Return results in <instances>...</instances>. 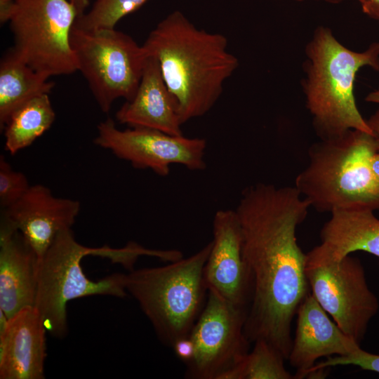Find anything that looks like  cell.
<instances>
[{
    "label": "cell",
    "mask_w": 379,
    "mask_h": 379,
    "mask_svg": "<svg viewBox=\"0 0 379 379\" xmlns=\"http://www.w3.org/2000/svg\"><path fill=\"white\" fill-rule=\"evenodd\" d=\"M46 331L34 306L8 319L0 328L1 379L44 378Z\"/></svg>",
    "instance_id": "cell-16"
},
{
    "label": "cell",
    "mask_w": 379,
    "mask_h": 379,
    "mask_svg": "<svg viewBox=\"0 0 379 379\" xmlns=\"http://www.w3.org/2000/svg\"><path fill=\"white\" fill-rule=\"evenodd\" d=\"M227 45L225 35L198 28L180 11L169 13L147 37L142 46L157 60L182 124L213 108L239 67Z\"/></svg>",
    "instance_id": "cell-2"
},
{
    "label": "cell",
    "mask_w": 379,
    "mask_h": 379,
    "mask_svg": "<svg viewBox=\"0 0 379 379\" xmlns=\"http://www.w3.org/2000/svg\"><path fill=\"white\" fill-rule=\"evenodd\" d=\"M378 149L374 135L359 130L321 140L310 147L308 165L294 187L320 213L379 210V187L369 166Z\"/></svg>",
    "instance_id": "cell-4"
},
{
    "label": "cell",
    "mask_w": 379,
    "mask_h": 379,
    "mask_svg": "<svg viewBox=\"0 0 379 379\" xmlns=\"http://www.w3.org/2000/svg\"><path fill=\"white\" fill-rule=\"evenodd\" d=\"M116 119L130 127H145L170 135H182L177 102L154 57L147 55L136 93L117 111Z\"/></svg>",
    "instance_id": "cell-18"
},
{
    "label": "cell",
    "mask_w": 379,
    "mask_h": 379,
    "mask_svg": "<svg viewBox=\"0 0 379 379\" xmlns=\"http://www.w3.org/2000/svg\"><path fill=\"white\" fill-rule=\"evenodd\" d=\"M362 11L369 18L379 20V0H358Z\"/></svg>",
    "instance_id": "cell-26"
},
{
    "label": "cell",
    "mask_w": 379,
    "mask_h": 379,
    "mask_svg": "<svg viewBox=\"0 0 379 379\" xmlns=\"http://www.w3.org/2000/svg\"><path fill=\"white\" fill-rule=\"evenodd\" d=\"M17 0H0V22L9 21L14 11Z\"/></svg>",
    "instance_id": "cell-27"
},
{
    "label": "cell",
    "mask_w": 379,
    "mask_h": 379,
    "mask_svg": "<svg viewBox=\"0 0 379 379\" xmlns=\"http://www.w3.org/2000/svg\"><path fill=\"white\" fill-rule=\"evenodd\" d=\"M79 210L78 201L55 197L48 187L36 184L1 209V216L22 233L40 260L57 235L71 229Z\"/></svg>",
    "instance_id": "cell-13"
},
{
    "label": "cell",
    "mask_w": 379,
    "mask_h": 379,
    "mask_svg": "<svg viewBox=\"0 0 379 379\" xmlns=\"http://www.w3.org/2000/svg\"><path fill=\"white\" fill-rule=\"evenodd\" d=\"M310 207L295 187L257 183L243 190L235 209L253 281L245 334L251 343L265 340L286 360L292 321L310 292L306 254L298 244L296 230Z\"/></svg>",
    "instance_id": "cell-1"
},
{
    "label": "cell",
    "mask_w": 379,
    "mask_h": 379,
    "mask_svg": "<svg viewBox=\"0 0 379 379\" xmlns=\"http://www.w3.org/2000/svg\"><path fill=\"white\" fill-rule=\"evenodd\" d=\"M305 274L319 305L347 335L360 344L379 307L360 260L348 255L336 263L305 267Z\"/></svg>",
    "instance_id": "cell-10"
},
{
    "label": "cell",
    "mask_w": 379,
    "mask_h": 379,
    "mask_svg": "<svg viewBox=\"0 0 379 379\" xmlns=\"http://www.w3.org/2000/svg\"><path fill=\"white\" fill-rule=\"evenodd\" d=\"M77 17L69 0H17L8 21L12 49L48 77L72 74L78 65L70 35Z\"/></svg>",
    "instance_id": "cell-8"
},
{
    "label": "cell",
    "mask_w": 379,
    "mask_h": 379,
    "mask_svg": "<svg viewBox=\"0 0 379 379\" xmlns=\"http://www.w3.org/2000/svg\"><path fill=\"white\" fill-rule=\"evenodd\" d=\"M70 43L78 71L102 112L110 111L119 98H133L147 58L142 45L115 29L86 31L74 25Z\"/></svg>",
    "instance_id": "cell-7"
},
{
    "label": "cell",
    "mask_w": 379,
    "mask_h": 379,
    "mask_svg": "<svg viewBox=\"0 0 379 379\" xmlns=\"http://www.w3.org/2000/svg\"><path fill=\"white\" fill-rule=\"evenodd\" d=\"M50 77L38 72L11 48L0 63V128L11 114L30 100L49 94L54 87Z\"/></svg>",
    "instance_id": "cell-19"
},
{
    "label": "cell",
    "mask_w": 379,
    "mask_h": 379,
    "mask_svg": "<svg viewBox=\"0 0 379 379\" xmlns=\"http://www.w3.org/2000/svg\"><path fill=\"white\" fill-rule=\"evenodd\" d=\"M295 1H302L304 0H294ZM327 3H329V4H339V3H341L343 0H323Z\"/></svg>",
    "instance_id": "cell-32"
},
{
    "label": "cell",
    "mask_w": 379,
    "mask_h": 379,
    "mask_svg": "<svg viewBox=\"0 0 379 379\" xmlns=\"http://www.w3.org/2000/svg\"><path fill=\"white\" fill-rule=\"evenodd\" d=\"M172 347L178 358L186 364L190 363L194 357L195 347L190 335L178 340Z\"/></svg>",
    "instance_id": "cell-25"
},
{
    "label": "cell",
    "mask_w": 379,
    "mask_h": 379,
    "mask_svg": "<svg viewBox=\"0 0 379 379\" xmlns=\"http://www.w3.org/2000/svg\"><path fill=\"white\" fill-rule=\"evenodd\" d=\"M305 54L303 90L321 140L338 137L352 129L373 134L357 107L354 87L361 67L379 72V42L356 52L338 41L328 27L319 26Z\"/></svg>",
    "instance_id": "cell-3"
},
{
    "label": "cell",
    "mask_w": 379,
    "mask_h": 379,
    "mask_svg": "<svg viewBox=\"0 0 379 379\" xmlns=\"http://www.w3.org/2000/svg\"><path fill=\"white\" fill-rule=\"evenodd\" d=\"M26 175L15 171L4 155L0 157V206L10 207L18 201L29 190Z\"/></svg>",
    "instance_id": "cell-23"
},
{
    "label": "cell",
    "mask_w": 379,
    "mask_h": 379,
    "mask_svg": "<svg viewBox=\"0 0 379 379\" xmlns=\"http://www.w3.org/2000/svg\"><path fill=\"white\" fill-rule=\"evenodd\" d=\"M369 166L373 180L379 187V148L371 156Z\"/></svg>",
    "instance_id": "cell-28"
},
{
    "label": "cell",
    "mask_w": 379,
    "mask_h": 379,
    "mask_svg": "<svg viewBox=\"0 0 379 379\" xmlns=\"http://www.w3.org/2000/svg\"><path fill=\"white\" fill-rule=\"evenodd\" d=\"M213 234L212 247L204 271L206 286L233 304L248 310L253 281L244 257L243 232L235 210L215 212Z\"/></svg>",
    "instance_id": "cell-12"
},
{
    "label": "cell",
    "mask_w": 379,
    "mask_h": 379,
    "mask_svg": "<svg viewBox=\"0 0 379 379\" xmlns=\"http://www.w3.org/2000/svg\"><path fill=\"white\" fill-rule=\"evenodd\" d=\"M285 358L272 345L262 339L254 342V347L235 367L221 379H292L284 366Z\"/></svg>",
    "instance_id": "cell-21"
},
{
    "label": "cell",
    "mask_w": 379,
    "mask_h": 379,
    "mask_svg": "<svg viewBox=\"0 0 379 379\" xmlns=\"http://www.w3.org/2000/svg\"><path fill=\"white\" fill-rule=\"evenodd\" d=\"M347 365L356 366L362 370L379 373V354L368 352L359 347L347 354L328 357L326 360L315 364L307 372L306 378L328 367Z\"/></svg>",
    "instance_id": "cell-24"
},
{
    "label": "cell",
    "mask_w": 379,
    "mask_h": 379,
    "mask_svg": "<svg viewBox=\"0 0 379 379\" xmlns=\"http://www.w3.org/2000/svg\"><path fill=\"white\" fill-rule=\"evenodd\" d=\"M55 113L48 94L37 96L16 109L6 124L5 149L15 154L31 145L53 124Z\"/></svg>",
    "instance_id": "cell-20"
},
{
    "label": "cell",
    "mask_w": 379,
    "mask_h": 379,
    "mask_svg": "<svg viewBox=\"0 0 379 379\" xmlns=\"http://www.w3.org/2000/svg\"><path fill=\"white\" fill-rule=\"evenodd\" d=\"M369 102L379 104V86L373 91L369 93L365 98Z\"/></svg>",
    "instance_id": "cell-31"
},
{
    "label": "cell",
    "mask_w": 379,
    "mask_h": 379,
    "mask_svg": "<svg viewBox=\"0 0 379 379\" xmlns=\"http://www.w3.org/2000/svg\"><path fill=\"white\" fill-rule=\"evenodd\" d=\"M94 142L134 168L151 169L160 176L168 175L172 164L182 165L192 171H201L206 166L205 139L170 135L145 127L121 130L111 118L98 125Z\"/></svg>",
    "instance_id": "cell-11"
},
{
    "label": "cell",
    "mask_w": 379,
    "mask_h": 379,
    "mask_svg": "<svg viewBox=\"0 0 379 379\" xmlns=\"http://www.w3.org/2000/svg\"><path fill=\"white\" fill-rule=\"evenodd\" d=\"M211 247L212 241L188 258L126 274L127 293L167 346L190 335L203 310L208 294L204 271Z\"/></svg>",
    "instance_id": "cell-5"
},
{
    "label": "cell",
    "mask_w": 379,
    "mask_h": 379,
    "mask_svg": "<svg viewBox=\"0 0 379 379\" xmlns=\"http://www.w3.org/2000/svg\"><path fill=\"white\" fill-rule=\"evenodd\" d=\"M39 262L22 233L1 216L0 312L8 319L34 306Z\"/></svg>",
    "instance_id": "cell-15"
},
{
    "label": "cell",
    "mask_w": 379,
    "mask_h": 379,
    "mask_svg": "<svg viewBox=\"0 0 379 379\" xmlns=\"http://www.w3.org/2000/svg\"><path fill=\"white\" fill-rule=\"evenodd\" d=\"M149 0H96L93 7L77 17L74 26L86 31L115 29L124 16L134 12Z\"/></svg>",
    "instance_id": "cell-22"
},
{
    "label": "cell",
    "mask_w": 379,
    "mask_h": 379,
    "mask_svg": "<svg viewBox=\"0 0 379 379\" xmlns=\"http://www.w3.org/2000/svg\"><path fill=\"white\" fill-rule=\"evenodd\" d=\"M248 311L208 288L205 305L190 334L195 352L187 364V378L221 379L244 359L251 343L244 331Z\"/></svg>",
    "instance_id": "cell-9"
},
{
    "label": "cell",
    "mask_w": 379,
    "mask_h": 379,
    "mask_svg": "<svg viewBox=\"0 0 379 379\" xmlns=\"http://www.w3.org/2000/svg\"><path fill=\"white\" fill-rule=\"evenodd\" d=\"M296 314L295 338L288 359L297 371L294 378L307 377L321 357L345 355L360 347L329 318L311 292L300 304Z\"/></svg>",
    "instance_id": "cell-14"
},
{
    "label": "cell",
    "mask_w": 379,
    "mask_h": 379,
    "mask_svg": "<svg viewBox=\"0 0 379 379\" xmlns=\"http://www.w3.org/2000/svg\"><path fill=\"white\" fill-rule=\"evenodd\" d=\"M75 7L78 17L85 13L89 4V0H69Z\"/></svg>",
    "instance_id": "cell-30"
},
{
    "label": "cell",
    "mask_w": 379,
    "mask_h": 379,
    "mask_svg": "<svg viewBox=\"0 0 379 379\" xmlns=\"http://www.w3.org/2000/svg\"><path fill=\"white\" fill-rule=\"evenodd\" d=\"M366 121L375 137L379 148V109Z\"/></svg>",
    "instance_id": "cell-29"
},
{
    "label": "cell",
    "mask_w": 379,
    "mask_h": 379,
    "mask_svg": "<svg viewBox=\"0 0 379 379\" xmlns=\"http://www.w3.org/2000/svg\"><path fill=\"white\" fill-rule=\"evenodd\" d=\"M105 246L91 248L79 244L71 229L60 232L39 262L34 307L47 331L64 338L67 332V304L69 300L103 295L124 298L126 274L115 273L93 281L81 265L88 255L103 256Z\"/></svg>",
    "instance_id": "cell-6"
},
{
    "label": "cell",
    "mask_w": 379,
    "mask_h": 379,
    "mask_svg": "<svg viewBox=\"0 0 379 379\" xmlns=\"http://www.w3.org/2000/svg\"><path fill=\"white\" fill-rule=\"evenodd\" d=\"M367 208L338 210L320 232L321 243L306 253L307 266L340 262L361 251L379 259V220Z\"/></svg>",
    "instance_id": "cell-17"
}]
</instances>
